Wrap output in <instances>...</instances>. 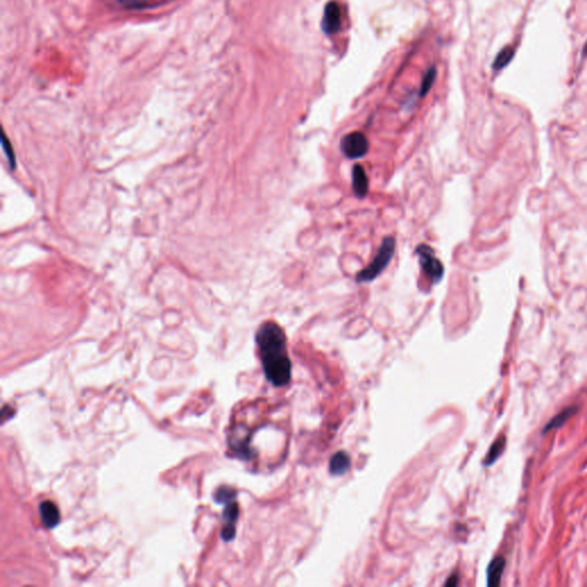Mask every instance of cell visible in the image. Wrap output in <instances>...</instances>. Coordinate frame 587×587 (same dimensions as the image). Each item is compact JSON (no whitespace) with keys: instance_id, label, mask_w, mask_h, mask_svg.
Masks as SVG:
<instances>
[{"instance_id":"cell-4","label":"cell","mask_w":587,"mask_h":587,"mask_svg":"<svg viewBox=\"0 0 587 587\" xmlns=\"http://www.w3.org/2000/svg\"><path fill=\"white\" fill-rule=\"evenodd\" d=\"M340 148L343 155L350 160L361 159L370 150V143L361 132H351L342 138Z\"/></svg>"},{"instance_id":"cell-16","label":"cell","mask_w":587,"mask_h":587,"mask_svg":"<svg viewBox=\"0 0 587 587\" xmlns=\"http://www.w3.org/2000/svg\"><path fill=\"white\" fill-rule=\"evenodd\" d=\"M122 5H124L125 7H139L143 5V1H146V0H118Z\"/></svg>"},{"instance_id":"cell-6","label":"cell","mask_w":587,"mask_h":587,"mask_svg":"<svg viewBox=\"0 0 587 587\" xmlns=\"http://www.w3.org/2000/svg\"><path fill=\"white\" fill-rule=\"evenodd\" d=\"M370 190V181L366 171L361 165H354L352 168V191L358 199H363Z\"/></svg>"},{"instance_id":"cell-11","label":"cell","mask_w":587,"mask_h":587,"mask_svg":"<svg viewBox=\"0 0 587 587\" xmlns=\"http://www.w3.org/2000/svg\"><path fill=\"white\" fill-rule=\"evenodd\" d=\"M576 412H577V407L575 406L568 407L566 410H563L562 412H560L557 415H555L553 419L550 420V422L547 423L546 427L544 428V434L552 432L554 429L562 427Z\"/></svg>"},{"instance_id":"cell-9","label":"cell","mask_w":587,"mask_h":587,"mask_svg":"<svg viewBox=\"0 0 587 587\" xmlns=\"http://www.w3.org/2000/svg\"><path fill=\"white\" fill-rule=\"evenodd\" d=\"M505 566H506V560L503 556H497L492 560L488 568L489 586H498L501 584V576H503Z\"/></svg>"},{"instance_id":"cell-7","label":"cell","mask_w":587,"mask_h":587,"mask_svg":"<svg viewBox=\"0 0 587 587\" xmlns=\"http://www.w3.org/2000/svg\"><path fill=\"white\" fill-rule=\"evenodd\" d=\"M238 505L234 501L226 503V510H224L225 525L223 528V538L226 541H231L236 536V521L238 519Z\"/></svg>"},{"instance_id":"cell-12","label":"cell","mask_w":587,"mask_h":587,"mask_svg":"<svg viewBox=\"0 0 587 587\" xmlns=\"http://www.w3.org/2000/svg\"><path fill=\"white\" fill-rule=\"evenodd\" d=\"M505 448H506V437L501 436V437L498 438L497 441H494L491 448L489 450V453L486 454L484 460L485 466H491L492 463H496L498 458L503 453Z\"/></svg>"},{"instance_id":"cell-1","label":"cell","mask_w":587,"mask_h":587,"mask_svg":"<svg viewBox=\"0 0 587 587\" xmlns=\"http://www.w3.org/2000/svg\"><path fill=\"white\" fill-rule=\"evenodd\" d=\"M256 343L267 380L276 387L288 385L292 378V361L283 328L274 321H266L257 330Z\"/></svg>"},{"instance_id":"cell-10","label":"cell","mask_w":587,"mask_h":587,"mask_svg":"<svg viewBox=\"0 0 587 587\" xmlns=\"http://www.w3.org/2000/svg\"><path fill=\"white\" fill-rule=\"evenodd\" d=\"M350 465L351 463L348 454L340 451L330 459V470L333 475H342L350 468Z\"/></svg>"},{"instance_id":"cell-2","label":"cell","mask_w":587,"mask_h":587,"mask_svg":"<svg viewBox=\"0 0 587 587\" xmlns=\"http://www.w3.org/2000/svg\"><path fill=\"white\" fill-rule=\"evenodd\" d=\"M396 240L392 236H387L383 239L379 252L374 257L373 262L368 266L361 270L356 277V281L359 283H370L374 281L383 271L387 269L392 257L395 255Z\"/></svg>"},{"instance_id":"cell-5","label":"cell","mask_w":587,"mask_h":587,"mask_svg":"<svg viewBox=\"0 0 587 587\" xmlns=\"http://www.w3.org/2000/svg\"><path fill=\"white\" fill-rule=\"evenodd\" d=\"M341 8L335 1L327 4L323 12V30L325 34H334L341 28Z\"/></svg>"},{"instance_id":"cell-3","label":"cell","mask_w":587,"mask_h":587,"mask_svg":"<svg viewBox=\"0 0 587 587\" xmlns=\"http://www.w3.org/2000/svg\"><path fill=\"white\" fill-rule=\"evenodd\" d=\"M415 254L419 257L420 266L422 269L423 273L426 274L427 279L432 285L441 283V280L444 277V266L438 259L434 249L428 245H420L415 249Z\"/></svg>"},{"instance_id":"cell-14","label":"cell","mask_w":587,"mask_h":587,"mask_svg":"<svg viewBox=\"0 0 587 587\" xmlns=\"http://www.w3.org/2000/svg\"><path fill=\"white\" fill-rule=\"evenodd\" d=\"M234 498H236V492L232 489H219L216 494V501L221 503H230V501H234Z\"/></svg>"},{"instance_id":"cell-15","label":"cell","mask_w":587,"mask_h":587,"mask_svg":"<svg viewBox=\"0 0 587 587\" xmlns=\"http://www.w3.org/2000/svg\"><path fill=\"white\" fill-rule=\"evenodd\" d=\"M512 49H506V50H503V52L498 56L497 60L494 61V68L501 69L503 67H505L507 63H510V60L512 59Z\"/></svg>"},{"instance_id":"cell-13","label":"cell","mask_w":587,"mask_h":587,"mask_svg":"<svg viewBox=\"0 0 587 587\" xmlns=\"http://www.w3.org/2000/svg\"><path fill=\"white\" fill-rule=\"evenodd\" d=\"M435 78L436 69H429L426 76L423 78L422 85H421V96H426V94L428 93L429 90L432 89V84H434V82H435Z\"/></svg>"},{"instance_id":"cell-8","label":"cell","mask_w":587,"mask_h":587,"mask_svg":"<svg viewBox=\"0 0 587 587\" xmlns=\"http://www.w3.org/2000/svg\"><path fill=\"white\" fill-rule=\"evenodd\" d=\"M41 521L47 528H54L60 522V510L56 503L47 501L41 503L39 507Z\"/></svg>"},{"instance_id":"cell-17","label":"cell","mask_w":587,"mask_h":587,"mask_svg":"<svg viewBox=\"0 0 587 587\" xmlns=\"http://www.w3.org/2000/svg\"><path fill=\"white\" fill-rule=\"evenodd\" d=\"M458 584V576H452V577L446 581L448 586H456Z\"/></svg>"}]
</instances>
